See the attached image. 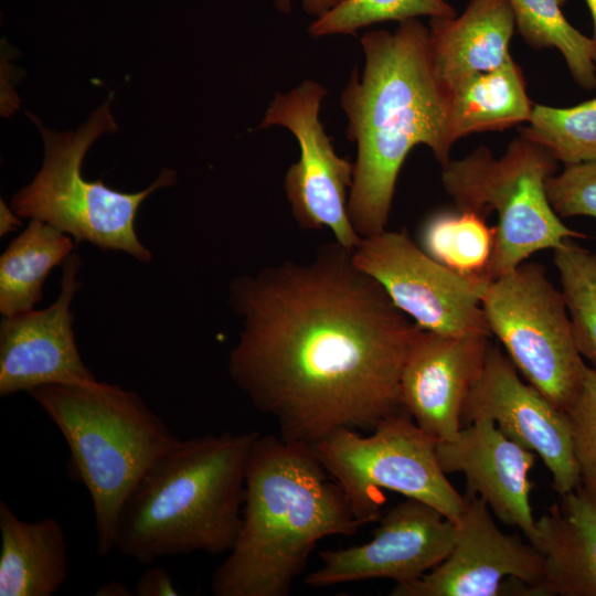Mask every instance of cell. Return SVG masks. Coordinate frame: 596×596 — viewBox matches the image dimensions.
I'll use <instances>...</instances> for the list:
<instances>
[{
	"label": "cell",
	"mask_w": 596,
	"mask_h": 596,
	"mask_svg": "<svg viewBox=\"0 0 596 596\" xmlns=\"http://www.w3.org/2000/svg\"><path fill=\"white\" fill-rule=\"evenodd\" d=\"M228 292L242 319L228 374L281 439L313 446L404 411L401 372L418 326L353 249L334 240L308 262L237 276Z\"/></svg>",
	"instance_id": "1"
},
{
	"label": "cell",
	"mask_w": 596,
	"mask_h": 596,
	"mask_svg": "<svg viewBox=\"0 0 596 596\" xmlns=\"http://www.w3.org/2000/svg\"><path fill=\"white\" fill-rule=\"evenodd\" d=\"M363 74L353 71L340 104L347 135L356 143L348 214L359 236L386 230L400 170L409 153L427 146L440 166L454 145L449 92L437 75L428 28L417 19L395 32L363 34Z\"/></svg>",
	"instance_id": "2"
},
{
	"label": "cell",
	"mask_w": 596,
	"mask_h": 596,
	"mask_svg": "<svg viewBox=\"0 0 596 596\" xmlns=\"http://www.w3.org/2000/svg\"><path fill=\"white\" fill-rule=\"evenodd\" d=\"M311 446L258 435L246 464L242 526L213 572L215 596H288L318 542L362 525Z\"/></svg>",
	"instance_id": "3"
},
{
	"label": "cell",
	"mask_w": 596,
	"mask_h": 596,
	"mask_svg": "<svg viewBox=\"0 0 596 596\" xmlns=\"http://www.w3.org/2000/svg\"><path fill=\"white\" fill-rule=\"evenodd\" d=\"M258 435L179 439L126 499L116 549L145 565L179 554L230 552L242 526L247 457Z\"/></svg>",
	"instance_id": "4"
},
{
	"label": "cell",
	"mask_w": 596,
	"mask_h": 596,
	"mask_svg": "<svg viewBox=\"0 0 596 596\" xmlns=\"http://www.w3.org/2000/svg\"><path fill=\"white\" fill-rule=\"evenodd\" d=\"M28 393L68 446L67 475L89 493L97 551L105 556L116 549L126 499L179 439L139 394L116 384H46Z\"/></svg>",
	"instance_id": "5"
},
{
	"label": "cell",
	"mask_w": 596,
	"mask_h": 596,
	"mask_svg": "<svg viewBox=\"0 0 596 596\" xmlns=\"http://www.w3.org/2000/svg\"><path fill=\"white\" fill-rule=\"evenodd\" d=\"M111 96L76 131L50 130L28 114L42 134L45 157L33 180L12 196L11 209L20 217L54 226L77 245L87 242L149 263L152 253L135 230L137 213L151 193L174 184L177 174L163 169L147 189L135 193L84 178L82 166L89 147L100 135L117 129L110 111Z\"/></svg>",
	"instance_id": "6"
},
{
	"label": "cell",
	"mask_w": 596,
	"mask_h": 596,
	"mask_svg": "<svg viewBox=\"0 0 596 596\" xmlns=\"http://www.w3.org/2000/svg\"><path fill=\"white\" fill-rule=\"evenodd\" d=\"M557 160L544 147L519 135L504 155L493 157L480 146L441 167V183L459 211L485 217L496 211V243L488 277L513 270L542 249L587 235L570 228L552 209L546 182Z\"/></svg>",
	"instance_id": "7"
},
{
	"label": "cell",
	"mask_w": 596,
	"mask_h": 596,
	"mask_svg": "<svg viewBox=\"0 0 596 596\" xmlns=\"http://www.w3.org/2000/svg\"><path fill=\"white\" fill-rule=\"evenodd\" d=\"M436 440L405 411L383 419L369 436L339 428L311 446L363 525L380 519L381 489L426 502L457 523L466 500L441 470Z\"/></svg>",
	"instance_id": "8"
},
{
	"label": "cell",
	"mask_w": 596,
	"mask_h": 596,
	"mask_svg": "<svg viewBox=\"0 0 596 596\" xmlns=\"http://www.w3.org/2000/svg\"><path fill=\"white\" fill-rule=\"evenodd\" d=\"M482 309L491 336L522 377L565 412L586 363L576 348L563 294L544 266L524 262L492 280Z\"/></svg>",
	"instance_id": "9"
},
{
	"label": "cell",
	"mask_w": 596,
	"mask_h": 596,
	"mask_svg": "<svg viewBox=\"0 0 596 596\" xmlns=\"http://www.w3.org/2000/svg\"><path fill=\"white\" fill-rule=\"evenodd\" d=\"M353 257L422 329L450 336H491L482 309V297L491 283L488 278L451 270L403 231L384 230L362 237Z\"/></svg>",
	"instance_id": "10"
},
{
	"label": "cell",
	"mask_w": 596,
	"mask_h": 596,
	"mask_svg": "<svg viewBox=\"0 0 596 596\" xmlns=\"http://www.w3.org/2000/svg\"><path fill=\"white\" fill-rule=\"evenodd\" d=\"M326 94L324 87L309 79L289 93L277 94L260 127H285L299 143V160L288 168L284 182L298 225L312 231L329 228L337 242L354 249L361 241L348 214L354 163L337 155L319 119Z\"/></svg>",
	"instance_id": "11"
},
{
	"label": "cell",
	"mask_w": 596,
	"mask_h": 596,
	"mask_svg": "<svg viewBox=\"0 0 596 596\" xmlns=\"http://www.w3.org/2000/svg\"><path fill=\"white\" fill-rule=\"evenodd\" d=\"M489 418L509 438L535 453L564 496L581 486L567 415L520 373L498 347L490 344L482 371L462 408V425Z\"/></svg>",
	"instance_id": "12"
},
{
	"label": "cell",
	"mask_w": 596,
	"mask_h": 596,
	"mask_svg": "<svg viewBox=\"0 0 596 596\" xmlns=\"http://www.w3.org/2000/svg\"><path fill=\"white\" fill-rule=\"evenodd\" d=\"M362 545L320 551V567L304 582L311 587L390 578L407 584L436 567L456 540V523L438 509L406 498L379 519Z\"/></svg>",
	"instance_id": "13"
},
{
	"label": "cell",
	"mask_w": 596,
	"mask_h": 596,
	"mask_svg": "<svg viewBox=\"0 0 596 596\" xmlns=\"http://www.w3.org/2000/svg\"><path fill=\"white\" fill-rule=\"evenodd\" d=\"M465 500L446 558L416 581L396 584L391 596H504L512 578L528 584L538 596L544 575L540 552L518 535L502 532L482 499Z\"/></svg>",
	"instance_id": "14"
},
{
	"label": "cell",
	"mask_w": 596,
	"mask_h": 596,
	"mask_svg": "<svg viewBox=\"0 0 596 596\" xmlns=\"http://www.w3.org/2000/svg\"><path fill=\"white\" fill-rule=\"evenodd\" d=\"M83 263L76 248L62 264L61 290L47 308L3 317L0 326V396L46 384L96 380L75 340L71 304L81 288Z\"/></svg>",
	"instance_id": "15"
},
{
	"label": "cell",
	"mask_w": 596,
	"mask_h": 596,
	"mask_svg": "<svg viewBox=\"0 0 596 596\" xmlns=\"http://www.w3.org/2000/svg\"><path fill=\"white\" fill-rule=\"evenodd\" d=\"M489 338L418 327L411 340L400 379L401 404L437 443L454 438L464 427V404L482 371Z\"/></svg>",
	"instance_id": "16"
},
{
	"label": "cell",
	"mask_w": 596,
	"mask_h": 596,
	"mask_svg": "<svg viewBox=\"0 0 596 596\" xmlns=\"http://www.w3.org/2000/svg\"><path fill=\"white\" fill-rule=\"evenodd\" d=\"M436 455L446 475L464 473L465 498L479 497L502 523L534 541L530 472L535 453L505 436L493 421L479 418L454 438L436 443Z\"/></svg>",
	"instance_id": "17"
},
{
	"label": "cell",
	"mask_w": 596,
	"mask_h": 596,
	"mask_svg": "<svg viewBox=\"0 0 596 596\" xmlns=\"http://www.w3.org/2000/svg\"><path fill=\"white\" fill-rule=\"evenodd\" d=\"M531 543L542 555L538 596H596V500L581 486L535 522Z\"/></svg>",
	"instance_id": "18"
},
{
	"label": "cell",
	"mask_w": 596,
	"mask_h": 596,
	"mask_svg": "<svg viewBox=\"0 0 596 596\" xmlns=\"http://www.w3.org/2000/svg\"><path fill=\"white\" fill-rule=\"evenodd\" d=\"M515 21L508 0H469L459 15L430 18L429 46L446 87L501 66L510 56Z\"/></svg>",
	"instance_id": "19"
},
{
	"label": "cell",
	"mask_w": 596,
	"mask_h": 596,
	"mask_svg": "<svg viewBox=\"0 0 596 596\" xmlns=\"http://www.w3.org/2000/svg\"><path fill=\"white\" fill-rule=\"evenodd\" d=\"M0 596H52L68 577L66 538L58 520L23 521L0 501Z\"/></svg>",
	"instance_id": "20"
},
{
	"label": "cell",
	"mask_w": 596,
	"mask_h": 596,
	"mask_svg": "<svg viewBox=\"0 0 596 596\" xmlns=\"http://www.w3.org/2000/svg\"><path fill=\"white\" fill-rule=\"evenodd\" d=\"M453 142L483 131H502L528 123L533 104L522 68L512 55L499 67L473 74L447 87Z\"/></svg>",
	"instance_id": "21"
},
{
	"label": "cell",
	"mask_w": 596,
	"mask_h": 596,
	"mask_svg": "<svg viewBox=\"0 0 596 596\" xmlns=\"http://www.w3.org/2000/svg\"><path fill=\"white\" fill-rule=\"evenodd\" d=\"M77 247L67 234L40 220H30L0 257V312L11 317L34 309L51 270Z\"/></svg>",
	"instance_id": "22"
},
{
	"label": "cell",
	"mask_w": 596,
	"mask_h": 596,
	"mask_svg": "<svg viewBox=\"0 0 596 596\" xmlns=\"http://www.w3.org/2000/svg\"><path fill=\"white\" fill-rule=\"evenodd\" d=\"M518 29L533 49H556L582 88H596V41L564 17L567 0H508Z\"/></svg>",
	"instance_id": "23"
},
{
	"label": "cell",
	"mask_w": 596,
	"mask_h": 596,
	"mask_svg": "<svg viewBox=\"0 0 596 596\" xmlns=\"http://www.w3.org/2000/svg\"><path fill=\"white\" fill-rule=\"evenodd\" d=\"M421 242L430 257L451 270L489 279L496 226H489L485 216L468 211L437 213L425 222Z\"/></svg>",
	"instance_id": "24"
},
{
	"label": "cell",
	"mask_w": 596,
	"mask_h": 596,
	"mask_svg": "<svg viewBox=\"0 0 596 596\" xmlns=\"http://www.w3.org/2000/svg\"><path fill=\"white\" fill-rule=\"evenodd\" d=\"M519 135L564 164L596 160V97L563 108L534 104Z\"/></svg>",
	"instance_id": "25"
},
{
	"label": "cell",
	"mask_w": 596,
	"mask_h": 596,
	"mask_svg": "<svg viewBox=\"0 0 596 596\" xmlns=\"http://www.w3.org/2000/svg\"><path fill=\"white\" fill-rule=\"evenodd\" d=\"M576 348L596 371V252L573 240L553 249Z\"/></svg>",
	"instance_id": "26"
},
{
	"label": "cell",
	"mask_w": 596,
	"mask_h": 596,
	"mask_svg": "<svg viewBox=\"0 0 596 596\" xmlns=\"http://www.w3.org/2000/svg\"><path fill=\"white\" fill-rule=\"evenodd\" d=\"M456 15L445 0H341L318 17L308 31L315 36L355 34L361 28L386 21L403 22L418 17Z\"/></svg>",
	"instance_id": "27"
},
{
	"label": "cell",
	"mask_w": 596,
	"mask_h": 596,
	"mask_svg": "<svg viewBox=\"0 0 596 596\" xmlns=\"http://www.w3.org/2000/svg\"><path fill=\"white\" fill-rule=\"evenodd\" d=\"M565 413L581 487L596 500V371L587 364L577 393Z\"/></svg>",
	"instance_id": "28"
},
{
	"label": "cell",
	"mask_w": 596,
	"mask_h": 596,
	"mask_svg": "<svg viewBox=\"0 0 596 596\" xmlns=\"http://www.w3.org/2000/svg\"><path fill=\"white\" fill-rule=\"evenodd\" d=\"M546 195L561 219L596 220V160L565 164L560 173L549 178Z\"/></svg>",
	"instance_id": "29"
},
{
	"label": "cell",
	"mask_w": 596,
	"mask_h": 596,
	"mask_svg": "<svg viewBox=\"0 0 596 596\" xmlns=\"http://www.w3.org/2000/svg\"><path fill=\"white\" fill-rule=\"evenodd\" d=\"M134 594L137 596H177L179 592L173 585L169 572L161 566H150L139 577Z\"/></svg>",
	"instance_id": "30"
},
{
	"label": "cell",
	"mask_w": 596,
	"mask_h": 596,
	"mask_svg": "<svg viewBox=\"0 0 596 596\" xmlns=\"http://www.w3.org/2000/svg\"><path fill=\"white\" fill-rule=\"evenodd\" d=\"M278 10L289 13L291 10V0H274ZM341 0H302L304 9L308 14L321 17Z\"/></svg>",
	"instance_id": "31"
},
{
	"label": "cell",
	"mask_w": 596,
	"mask_h": 596,
	"mask_svg": "<svg viewBox=\"0 0 596 596\" xmlns=\"http://www.w3.org/2000/svg\"><path fill=\"white\" fill-rule=\"evenodd\" d=\"M19 225L20 221L15 212L1 202L0 235L3 236L8 232L15 230Z\"/></svg>",
	"instance_id": "32"
},
{
	"label": "cell",
	"mask_w": 596,
	"mask_h": 596,
	"mask_svg": "<svg viewBox=\"0 0 596 596\" xmlns=\"http://www.w3.org/2000/svg\"><path fill=\"white\" fill-rule=\"evenodd\" d=\"M99 596H130L135 595L131 593L123 583L113 581L103 584L95 593Z\"/></svg>",
	"instance_id": "33"
},
{
	"label": "cell",
	"mask_w": 596,
	"mask_h": 596,
	"mask_svg": "<svg viewBox=\"0 0 596 596\" xmlns=\"http://www.w3.org/2000/svg\"><path fill=\"white\" fill-rule=\"evenodd\" d=\"M593 20V39L596 41V0H585Z\"/></svg>",
	"instance_id": "34"
}]
</instances>
